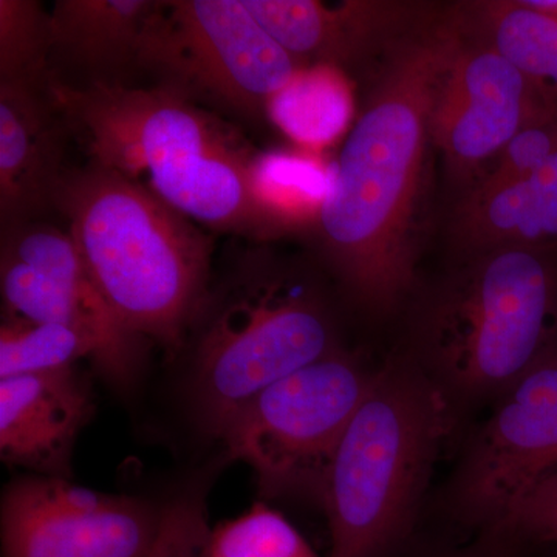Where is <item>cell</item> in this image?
Returning <instances> with one entry per match:
<instances>
[{
    "label": "cell",
    "instance_id": "7a4b0ae2",
    "mask_svg": "<svg viewBox=\"0 0 557 557\" xmlns=\"http://www.w3.org/2000/svg\"><path fill=\"white\" fill-rule=\"evenodd\" d=\"M87 163L115 172L201 228L278 240L252 194L260 150L233 121L166 87H72L49 81Z\"/></svg>",
    "mask_w": 557,
    "mask_h": 557
},
{
    "label": "cell",
    "instance_id": "d6986e66",
    "mask_svg": "<svg viewBox=\"0 0 557 557\" xmlns=\"http://www.w3.org/2000/svg\"><path fill=\"white\" fill-rule=\"evenodd\" d=\"M333 163L311 150L260 152L252 168V194L278 239L311 233L332 186Z\"/></svg>",
    "mask_w": 557,
    "mask_h": 557
},
{
    "label": "cell",
    "instance_id": "d4e9b609",
    "mask_svg": "<svg viewBox=\"0 0 557 557\" xmlns=\"http://www.w3.org/2000/svg\"><path fill=\"white\" fill-rule=\"evenodd\" d=\"M209 534L201 498L178 497L164 505L159 534L148 557H205Z\"/></svg>",
    "mask_w": 557,
    "mask_h": 557
},
{
    "label": "cell",
    "instance_id": "6da1fadb",
    "mask_svg": "<svg viewBox=\"0 0 557 557\" xmlns=\"http://www.w3.org/2000/svg\"><path fill=\"white\" fill-rule=\"evenodd\" d=\"M460 46L450 10L395 40L333 163L310 234L319 267L370 318L397 313L416 293L432 113Z\"/></svg>",
    "mask_w": 557,
    "mask_h": 557
},
{
    "label": "cell",
    "instance_id": "ffe728a7",
    "mask_svg": "<svg viewBox=\"0 0 557 557\" xmlns=\"http://www.w3.org/2000/svg\"><path fill=\"white\" fill-rule=\"evenodd\" d=\"M355 97L347 73L317 65L300 69L269 104V121L299 149L318 152L350 126Z\"/></svg>",
    "mask_w": 557,
    "mask_h": 557
},
{
    "label": "cell",
    "instance_id": "8992f818",
    "mask_svg": "<svg viewBox=\"0 0 557 557\" xmlns=\"http://www.w3.org/2000/svg\"><path fill=\"white\" fill-rule=\"evenodd\" d=\"M557 350V248L467 255L421 298L406 354L458 408L496 401Z\"/></svg>",
    "mask_w": 557,
    "mask_h": 557
},
{
    "label": "cell",
    "instance_id": "52a82bcc",
    "mask_svg": "<svg viewBox=\"0 0 557 557\" xmlns=\"http://www.w3.org/2000/svg\"><path fill=\"white\" fill-rule=\"evenodd\" d=\"M300 70L244 0H161L143 39L141 73L220 116L260 124Z\"/></svg>",
    "mask_w": 557,
    "mask_h": 557
},
{
    "label": "cell",
    "instance_id": "484cf974",
    "mask_svg": "<svg viewBox=\"0 0 557 557\" xmlns=\"http://www.w3.org/2000/svg\"><path fill=\"white\" fill-rule=\"evenodd\" d=\"M531 549L557 552V472L537 483L500 530Z\"/></svg>",
    "mask_w": 557,
    "mask_h": 557
},
{
    "label": "cell",
    "instance_id": "7c38bea8",
    "mask_svg": "<svg viewBox=\"0 0 557 557\" xmlns=\"http://www.w3.org/2000/svg\"><path fill=\"white\" fill-rule=\"evenodd\" d=\"M259 24L300 69L327 65L347 73L381 57L432 16L428 7L395 2L244 0Z\"/></svg>",
    "mask_w": 557,
    "mask_h": 557
},
{
    "label": "cell",
    "instance_id": "277c9868",
    "mask_svg": "<svg viewBox=\"0 0 557 557\" xmlns=\"http://www.w3.org/2000/svg\"><path fill=\"white\" fill-rule=\"evenodd\" d=\"M53 211L121 321L168 359L177 357L211 289V234L91 163L64 172Z\"/></svg>",
    "mask_w": 557,
    "mask_h": 557
},
{
    "label": "cell",
    "instance_id": "5b68a950",
    "mask_svg": "<svg viewBox=\"0 0 557 557\" xmlns=\"http://www.w3.org/2000/svg\"><path fill=\"white\" fill-rule=\"evenodd\" d=\"M270 244L242 249L189 335L194 401L215 437L263 388L343 348L324 270Z\"/></svg>",
    "mask_w": 557,
    "mask_h": 557
},
{
    "label": "cell",
    "instance_id": "ac0fdd59",
    "mask_svg": "<svg viewBox=\"0 0 557 557\" xmlns=\"http://www.w3.org/2000/svg\"><path fill=\"white\" fill-rule=\"evenodd\" d=\"M463 38L496 50L527 78L557 91V20L525 2L453 7Z\"/></svg>",
    "mask_w": 557,
    "mask_h": 557
},
{
    "label": "cell",
    "instance_id": "9c48e42d",
    "mask_svg": "<svg viewBox=\"0 0 557 557\" xmlns=\"http://www.w3.org/2000/svg\"><path fill=\"white\" fill-rule=\"evenodd\" d=\"M557 472V350L494 401L469 434L443 494L465 536L500 530L537 483Z\"/></svg>",
    "mask_w": 557,
    "mask_h": 557
},
{
    "label": "cell",
    "instance_id": "cb8c5ba5",
    "mask_svg": "<svg viewBox=\"0 0 557 557\" xmlns=\"http://www.w3.org/2000/svg\"><path fill=\"white\" fill-rule=\"evenodd\" d=\"M556 153L557 94H553L471 188H493L525 177L548 163Z\"/></svg>",
    "mask_w": 557,
    "mask_h": 557
},
{
    "label": "cell",
    "instance_id": "e0dca14e",
    "mask_svg": "<svg viewBox=\"0 0 557 557\" xmlns=\"http://www.w3.org/2000/svg\"><path fill=\"white\" fill-rule=\"evenodd\" d=\"M463 255L507 247L557 248V153L525 177L463 193L453 214Z\"/></svg>",
    "mask_w": 557,
    "mask_h": 557
},
{
    "label": "cell",
    "instance_id": "603a6c76",
    "mask_svg": "<svg viewBox=\"0 0 557 557\" xmlns=\"http://www.w3.org/2000/svg\"><path fill=\"white\" fill-rule=\"evenodd\" d=\"M205 557H321L282 512L258 502L209 534Z\"/></svg>",
    "mask_w": 557,
    "mask_h": 557
},
{
    "label": "cell",
    "instance_id": "9a60e30c",
    "mask_svg": "<svg viewBox=\"0 0 557 557\" xmlns=\"http://www.w3.org/2000/svg\"><path fill=\"white\" fill-rule=\"evenodd\" d=\"M161 0H58L50 10V78L72 87H132Z\"/></svg>",
    "mask_w": 557,
    "mask_h": 557
},
{
    "label": "cell",
    "instance_id": "83f0119b",
    "mask_svg": "<svg viewBox=\"0 0 557 557\" xmlns=\"http://www.w3.org/2000/svg\"><path fill=\"white\" fill-rule=\"evenodd\" d=\"M527 5L531 9L548 14L557 20V0H527Z\"/></svg>",
    "mask_w": 557,
    "mask_h": 557
},
{
    "label": "cell",
    "instance_id": "ba28073f",
    "mask_svg": "<svg viewBox=\"0 0 557 557\" xmlns=\"http://www.w3.org/2000/svg\"><path fill=\"white\" fill-rule=\"evenodd\" d=\"M376 370L341 348L263 388L218 438L231 458L255 471L263 497L321 505L330 461Z\"/></svg>",
    "mask_w": 557,
    "mask_h": 557
},
{
    "label": "cell",
    "instance_id": "2e32d148",
    "mask_svg": "<svg viewBox=\"0 0 557 557\" xmlns=\"http://www.w3.org/2000/svg\"><path fill=\"white\" fill-rule=\"evenodd\" d=\"M0 288L5 318L75 330L90 341L97 354L95 368L106 380L127 387L137 379L149 343L135 335L106 300L78 298L7 255H0Z\"/></svg>",
    "mask_w": 557,
    "mask_h": 557
},
{
    "label": "cell",
    "instance_id": "30bf717a",
    "mask_svg": "<svg viewBox=\"0 0 557 557\" xmlns=\"http://www.w3.org/2000/svg\"><path fill=\"white\" fill-rule=\"evenodd\" d=\"M161 511L143 498L24 475L3 493L2 557H148Z\"/></svg>",
    "mask_w": 557,
    "mask_h": 557
},
{
    "label": "cell",
    "instance_id": "4316f807",
    "mask_svg": "<svg viewBox=\"0 0 557 557\" xmlns=\"http://www.w3.org/2000/svg\"><path fill=\"white\" fill-rule=\"evenodd\" d=\"M405 557H534V549L505 531H485L461 541L420 536Z\"/></svg>",
    "mask_w": 557,
    "mask_h": 557
},
{
    "label": "cell",
    "instance_id": "5bb4252c",
    "mask_svg": "<svg viewBox=\"0 0 557 557\" xmlns=\"http://www.w3.org/2000/svg\"><path fill=\"white\" fill-rule=\"evenodd\" d=\"M69 138L49 84H0V233L53 211Z\"/></svg>",
    "mask_w": 557,
    "mask_h": 557
},
{
    "label": "cell",
    "instance_id": "4fadbf2b",
    "mask_svg": "<svg viewBox=\"0 0 557 557\" xmlns=\"http://www.w3.org/2000/svg\"><path fill=\"white\" fill-rule=\"evenodd\" d=\"M94 412L90 380L76 366L0 379V457L69 480L73 448Z\"/></svg>",
    "mask_w": 557,
    "mask_h": 557
},
{
    "label": "cell",
    "instance_id": "8fae6325",
    "mask_svg": "<svg viewBox=\"0 0 557 557\" xmlns=\"http://www.w3.org/2000/svg\"><path fill=\"white\" fill-rule=\"evenodd\" d=\"M553 94L496 50L461 35L432 113V141L450 182L467 193Z\"/></svg>",
    "mask_w": 557,
    "mask_h": 557
},
{
    "label": "cell",
    "instance_id": "7402d4cb",
    "mask_svg": "<svg viewBox=\"0 0 557 557\" xmlns=\"http://www.w3.org/2000/svg\"><path fill=\"white\" fill-rule=\"evenodd\" d=\"M79 359L95 366L89 339L75 330L5 318L0 327V379L73 368Z\"/></svg>",
    "mask_w": 557,
    "mask_h": 557
},
{
    "label": "cell",
    "instance_id": "44dd1931",
    "mask_svg": "<svg viewBox=\"0 0 557 557\" xmlns=\"http://www.w3.org/2000/svg\"><path fill=\"white\" fill-rule=\"evenodd\" d=\"M50 11L36 0H0V84L44 87L50 81Z\"/></svg>",
    "mask_w": 557,
    "mask_h": 557
},
{
    "label": "cell",
    "instance_id": "3957f363",
    "mask_svg": "<svg viewBox=\"0 0 557 557\" xmlns=\"http://www.w3.org/2000/svg\"><path fill=\"white\" fill-rule=\"evenodd\" d=\"M463 409L405 350L379 366L325 474L329 557H405Z\"/></svg>",
    "mask_w": 557,
    "mask_h": 557
}]
</instances>
